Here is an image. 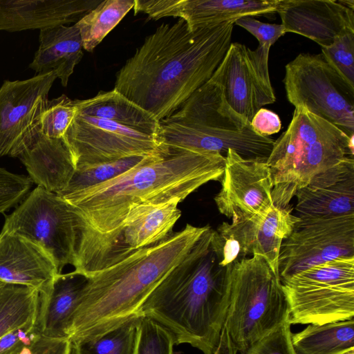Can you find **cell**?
Returning a JSON list of instances; mask_svg holds the SVG:
<instances>
[{
  "instance_id": "1",
  "label": "cell",
  "mask_w": 354,
  "mask_h": 354,
  "mask_svg": "<svg viewBox=\"0 0 354 354\" xmlns=\"http://www.w3.org/2000/svg\"><path fill=\"white\" fill-rule=\"evenodd\" d=\"M160 147L115 178L60 196L71 205L80 231L75 273L88 278L103 268L132 207L182 201L223 176L225 158L218 152Z\"/></svg>"
},
{
  "instance_id": "2",
  "label": "cell",
  "mask_w": 354,
  "mask_h": 354,
  "mask_svg": "<svg viewBox=\"0 0 354 354\" xmlns=\"http://www.w3.org/2000/svg\"><path fill=\"white\" fill-rule=\"evenodd\" d=\"M234 21L191 31L162 24L116 75L114 89L158 121L172 114L212 76L232 40Z\"/></svg>"
},
{
  "instance_id": "3",
  "label": "cell",
  "mask_w": 354,
  "mask_h": 354,
  "mask_svg": "<svg viewBox=\"0 0 354 354\" xmlns=\"http://www.w3.org/2000/svg\"><path fill=\"white\" fill-rule=\"evenodd\" d=\"M208 225L186 257L155 287L137 315L167 328L176 344L203 354L218 347L230 299L228 266L220 264Z\"/></svg>"
},
{
  "instance_id": "4",
  "label": "cell",
  "mask_w": 354,
  "mask_h": 354,
  "mask_svg": "<svg viewBox=\"0 0 354 354\" xmlns=\"http://www.w3.org/2000/svg\"><path fill=\"white\" fill-rule=\"evenodd\" d=\"M208 225L190 224L87 278L68 331L71 343L105 333L138 316L147 297L189 253Z\"/></svg>"
},
{
  "instance_id": "5",
  "label": "cell",
  "mask_w": 354,
  "mask_h": 354,
  "mask_svg": "<svg viewBox=\"0 0 354 354\" xmlns=\"http://www.w3.org/2000/svg\"><path fill=\"white\" fill-rule=\"evenodd\" d=\"M159 146L218 152L232 149L245 158L267 159L274 140L257 134L227 103L221 86L210 78L172 114L160 120Z\"/></svg>"
},
{
  "instance_id": "6",
  "label": "cell",
  "mask_w": 354,
  "mask_h": 354,
  "mask_svg": "<svg viewBox=\"0 0 354 354\" xmlns=\"http://www.w3.org/2000/svg\"><path fill=\"white\" fill-rule=\"evenodd\" d=\"M354 136L349 137L305 108H295L292 120L274 140L266 159L273 180V205L288 207L297 192L317 174L353 158Z\"/></svg>"
},
{
  "instance_id": "7",
  "label": "cell",
  "mask_w": 354,
  "mask_h": 354,
  "mask_svg": "<svg viewBox=\"0 0 354 354\" xmlns=\"http://www.w3.org/2000/svg\"><path fill=\"white\" fill-rule=\"evenodd\" d=\"M229 305L216 352L238 354L288 321L289 306L279 277L260 256L228 266Z\"/></svg>"
},
{
  "instance_id": "8",
  "label": "cell",
  "mask_w": 354,
  "mask_h": 354,
  "mask_svg": "<svg viewBox=\"0 0 354 354\" xmlns=\"http://www.w3.org/2000/svg\"><path fill=\"white\" fill-rule=\"evenodd\" d=\"M285 71L283 82L290 104L354 136V88L322 53H300L286 65Z\"/></svg>"
},
{
  "instance_id": "9",
  "label": "cell",
  "mask_w": 354,
  "mask_h": 354,
  "mask_svg": "<svg viewBox=\"0 0 354 354\" xmlns=\"http://www.w3.org/2000/svg\"><path fill=\"white\" fill-rule=\"evenodd\" d=\"M2 230L40 247L59 273L75 263L80 239L77 217L71 205L57 194L37 186L6 217Z\"/></svg>"
},
{
  "instance_id": "10",
  "label": "cell",
  "mask_w": 354,
  "mask_h": 354,
  "mask_svg": "<svg viewBox=\"0 0 354 354\" xmlns=\"http://www.w3.org/2000/svg\"><path fill=\"white\" fill-rule=\"evenodd\" d=\"M299 218L281 245L278 270L281 283L313 266L354 257V214Z\"/></svg>"
},
{
  "instance_id": "11",
  "label": "cell",
  "mask_w": 354,
  "mask_h": 354,
  "mask_svg": "<svg viewBox=\"0 0 354 354\" xmlns=\"http://www.w3.org/2000/svg\"><path fill=\"white\" fill-rule=\"evenodd\" d=\"M62 140L71 154L75 170L160 151L153 136L77 111Z\"/></svg>"
},
{
  "instance_id": "12",
  "label": "cell",
  "mask_w": 354,
  "mask_h": 354,
  "mask_svg": "<svg viewBox=\"0 0 354 354\" xmlns=\"http://www.w3.org/2000/svg\"><path fill=\"white\" fill-rule=\"evenodd\" d=\"M53 71L25 80H5L0 87V157H17L41 133Z\"/></svg>"
},
{
  "instance_id": "13",
  "label": "cell",
  "mask_w": 354,
  "mask_h": 354,
  "mask_svg": "<svg viewBox=\"0 0 354 354\" xmlns=\"http://www.w3.org/2000/svg\"><path fill=\"white\" fill-rule=\"evenodd\" d=\"M292 211L291 205L281 207L273 205L266 213L252 219L223 222L214 230L222 266H230L248 255H258L279 276L281 245L299 220Z\"/></svg>"
},
{
  "instance_id": "14",
  "label": "cell",
  "mask_w": 354,
  "mask_h": 354,
  "mask_svg": "<svg viewBox=\"0 0 354 354\" xmlns=\"http://www.w3.org/2000/svg\"><path fill=\"white\" fill-rule=\"evenodd\" d=\"M269 50L234 42L212 76L228 105L250 123L262 106L276 101L268 71Z\"/></svg>"
},
{
  "instance_id": "15",
  "label": "cell",
  "mask_w": 354,
  "mask_h": 354,
  "mask_svg": "<svg viewBox=\"0 0 354 354\" xmlns=\"http://www.w3.org/2000/svg\"><path fill=\"white\" fill-rule=\"evenodd\" d=\"M221 188L214 201L232 222L250 220L272 205L273 180L266 159L245 158L232 149L225 156Z\"/></svg>"
},
{
  "instance_id": "16",
  "label": "cell",
  "mask_w": 354,
  "mask_h": 354,
  "mask_svg": "<svg viewBox=\"0 0 354 354\" xmlns=\"http://www.w3.org/2000/svg\"><path fill=\"white\" fill-rule=\"evenodd\" d=\"M290 324H323L353 319L354 281H327L294 275L281 283Z\"/></svg>"
},
{
  "instance_id": "17",
  "label": "cell",
  "mask_w": 354,
  "mask_h": 354,
  "mask_svg": "<svg viewBox=\"0 0 354 354\" xmlns=\"http://www.w3.org/2000/svg\"><path fill=\"white\" fill-rule=\"evenodd\" d=\"M279 0H134V14L155 20L179 17L189 30L245 17L277 12Z\"/></svg>"
},
{
  "instance_id": "18",
  "label": "cell",
  "mask_w": 354,
  "mask_h": 354,
  "mask_svg": "<svg viewBox=\"0 0 354 354\" xmlns=\"http://www.w3.org/2000/svg\"><path fill=\"white\" fill-rule=\"evenodd\" d=\"M279 13L285 33L304 36L321 48L338 37L354 32V10L335 0H279Z\"/></svg>"
},
{
  "instance_id": "19",
  "label": "cell",
  "mask_w": 354,
  "mask_h": 354,
  "mask_svg": "<svg viewBox=\"0 0 354 354\" xmlns=\"http://www.w3.org/2000/svg\"><path fill=\"white\" fill-rule=\"evenodd\" d=\"M295 196L298 217L354 214L353 158H347L317 174Z\"/></svg>"
},
{
  "instance_id": "20",
  "label": "cell",
  "mask_w": 354,
  "mask_h": 354,
  "mask_svg": "<svg viewBox=\"0 0 354 354\" xmlns=\"http://www.w3.org/2000/svg\"><path fill=\"white\" fill-rule=\"evenodd\" d=\"M173 200L158 204L132 207L118 232L104 263L103 268L127 257L132 252L163 240L171 232L181 216Z\"/></svg>"
},
{
  "instance_id": "21",
  "label": "cell",
  "mask_w": 354,
  "mask_h": 354,
  "mask_svg": "<svg viewBox=\"0 0 354 354\" xmlns=\"http://www.w3.org/2000/svg\"><path fill=\"white\" fill-rule=\"evenodd\" d=\"M60 274L55 262L40 247L18 234L0 233V281L25 286L46 292Z\"/></svg>"
},
{
  "instance_id": "22",
  "label": "cell",
  "mask_w": 354,
  "mask_h": 354,
  "mask_svg": "<svg viewBox=\"0 0 354 354\" xmlns=\"http://www.w3.org/2000/svg\"><path fill=\"white\" fill-rule=\"evenodd\" d=\"M102 0H0V30L18 32L76 24Z\"/></svg>"
},
{
  "instance_id": "23",
  "label": "cell",
  "mask_w": 354,
  "mask_h": 354,
  "mask_svg": "<svg viewBox=\"0 0 354 354\" xmlns=\"http://www.w3.org/2000/svg\"><path fill=\"white\" fill-rule=\"evenodd\" d=\"M19 158L32 182L57 194L66 187L75 171L71 154L62 138H50L41 133Z\"/></svg>"
},
{
  "instance_id": "24",
  "label": "cell",
  "mask_w": 354,
  "mask_h": 354,
  "mask_svg": "<svg viewBox=\"0 0 354 354\" xmlns=\"http://www.w3.org/2000/svg\"><path fill=\"white\" fill-rule=\"evenodd\" d=\"M86 280L74 271L60 273L49 289L39 294L36 326L41 335L68 339L71 319Z\"/></svg>"
},
{
  "instance_id": "25",
  "label": "cell",
  "mask_w": 354,
  "mask_h": 354,
  "mask_svg": "<svg viewBox=\"0 0 354 354\" xmlns=\"http://www.w3.org/2000/svg\"><path fill=\"white\" fill-rule=\"evenodd\" d=\"M39 48L29 68L38 74L54 72L66 86L75 66L83 56L77 26H59L39 30Z\"/></svg>"
},
{
  "instance_id": "26",
  "label": "cell",
  "mask_w": 354,
  "mask_h": 354,
  "mask_svg": "<svg viewBox=\"0 0 354 354\" xmlns=\"http://www.w3.org/2000/svg\"><path fill=\"white\" fill-rule=\"evenodd\" d=\"M75 102L77 111L82 114L109 120L156 138L159 122L114 88Z\"/></svg>"
},
{
  "instance_id": "27",
  "label": "cell",
  "mask_w": 354,
  "mask_h": 354,
  "mask_svg": "<svg viewBox=\"0 0 354 354\" xmlns=\"http://www.w3.org/2000/svg\"><path fill=\"white\" fill-rule=\"evenodd\" d=\"M291 342L295 354H354V320L308 324Z\"/></svg>"
},
{
  "instance_id": "28",
  "label": "cell",
  "mask_w": 354,
  "mask_h": 354,
  "mask_svg": "<svg viewBox=\"0 0 354 354\" xmlns=\"http://www.w3.org/2000/svg\"><path fill=\"white\" fill-rule=\"evenodd\" d=\"M134 0H102L75 25L83 49L91 52L133 8Z\"/></svg>"
},
{
  "instance_id": "29",
  "label": "cell",
  "mask_w": 354,
  "mask_h": 354,
  "mask_svg": "<svg viewBox=\"0 0 354 354\" xmlns=\"http://www.w3.org/2000/svg\"><path fill=\"white\" fill-rule=\"evenodd\" d=\"M39 292L25 286L6 283L0 286V338L9 331L35 320Z\"/></svg>"
},
{
  "instance_id": "30",
  "label": "cell",
  "mask_w": 354,
  "mask_h": 354,
  "mask_svg": "<svg viewBox=\"0 0 354 354\" xmlns=\"http://www.w3.org/2000/svg\"><path fill=\"white\" fill-rule=\"evenodd\" d=\"M138 317L100 335L71 343L74 354H133Z\"/></svg>"
},
{
  "instance_id": "31",
  "label": "cell",
  "mask_w": 354,
  "mask_h": 354,
  "mask_svg": "<svg viewBox=\"0 0 354 354\" xmlns=\"http://www.w3.org/2000/svg\"><path fill=\"white\" fill-rule=\"evenodd\" d=\"M149 156H135L75 170L66 187L58 195L71 194L115 178L140 164Z\"/></svg>"
},
{
  "instance_id": "32",
  "label": "cell",
  "mask_w": 354,
  "mask_h": 354,
  "mask_svg": "<svg viewBox=\"0 0 354 354\" xmlns=\"http://www.w3.org/2000/svg\"><path fill=\"white\" fill-rule=\"evenodd\" d=\"M173 335L153 319L139 316L133 354H173Z\"/></svg>"
},
{
  "instance_id": "33",
  "label": "cell",
  "mask_w": 354,
  "mask_h": 354,
  "mask_svg": "<svg viewBox=\"0 0 354 354\" xmlns=\"http://www.w3.org/2000/svg\"><path fill=\"white\" fill-rule=\"evenodd\" d=\"M76 111L75 100L64 94L48 100L41 118V134L50 138H62Z\"/></svg>"
},
{
  "instance_id": "34",
  "label": "cell",
  "mask_w": 354,
  "mask_h": 354,
  "mask_svg": "<svg viewBox=\"0 0 354 354\" xmlns=\"http://www.w3.org/2000/svg\"><path fill=\"white\" fill-rule=\"evenodd\" d=\"M326 61L354 88V32L337 38L332 44L322 48Z\"/></svg>"
},
{
  "instance_id": "35",
  "label": "cell",
  "mask_w": 354,
  "mask_h": 354,
  "mask_svg": "<svg viewBox=\"0 0 354 354\" xmlns=\"http://www.w3.org/2000/svg\"><path fill=\"white\" fill-rule=\"evenodd\" d=\"M32 183L29 177L0 167V214L23 201L29 193Z\"/></svg>"
},
{
  "instance_id": "36",
  "label": "cell",
  "mask_w": 354,
  "mask_h": 354,
  "mask_svg": "<svg viewBox=\"0 0 354 354\" xmlns=\"http://www.w3.org/2000/svg\"><path fill=\"white\" fill-rule=\"evenodd\" d=\"M290 325L288 321L281 324L241 354H295Z\"/></svg>"
},
{
  "instance_id": "37",
  "label": "cell",
  "mask_w": 354,
  "mask_h": 354,
  "mask_svg": "<svg viewBox=\"0 0 354 354\" xmlns=\"http://www.w3.org/2000/svg\"><path fill=\"white\" fill-rule=\"evenodd\" d=\"M40 335L36 319L16 328L0 338V354H19Z\"/></svg>"
},
{
  "instance_id": "38",
  "label": "cell",
  "mask_w": 354,
  "mask_h": 354,
  "mask_svg": "<svg viewBox=\"0 0 354 354\" xmlns=\"http://www.w3.org/2000/svg\"><path fill=\"white\" fill-rule=\"evenodd\" d=\"M234 24L248 31L258 40L259 46L269 51L279 38L286 34L281 24L264 23L252 17H242Z\"/></svg>"
},
{
  "instance_id": "39",
  "label": "cell",
  "mask_w": 354,
  "mask_h": 354,
  "mask_svg": "<svg viewBox=\"0 0 354 354\" xmlns=\"http://www.w3.org/2000/svg\"><path fill=\"white\" fill-rule=\"evenodd\" d=\"M71 342L67 338L49 337L40 335L19 354H71Z\"/></svg>"
},
{
  "instance_id": "40",
  "label": "cell",
  "mask_w": 354,
  "mask_h": 354,
  "mask_svg": "<svg viewBox=\"0 0 354 354\" xmlns=\"http://www.w3.org/2000/svg\"><path fill=\"white\" fill-rule=\"evenodd\" d=\"M250 126L257 134L268 137L280 131L281 122L277 113L269 109L261 108L252 118Z\"/></svg>"
},
{
  "instance_id": "41",
  "label": "cell",
  "mask_w": 354,
  "mask_h": 354,
  "mask_svg": "<svg viewBox=\"0 0 354 354\" xmlns=\"http://www.w3.org/2000/svg\"><path fill=\"white\" fill-rule=\"evenodd\" d=\"M339 2L344 6L354 10V1L353 0H338Z\"/></svg>"
},
{
  "instance_id": "42",
  "label": "cell",
  "mask_w": 354,
  "mask_h": 354,
  "mask_svg": "<svg viewBox=\"0 0 354 354\" xmlns=\"http://www.w3.org/2000/svg\"><path fill=\"white\" fill-rule=\"evenodd\" d=\"M3 283H4L3 282L0 281V286H1L2 284H3Z\"/></svg>"
}]
</instances>
